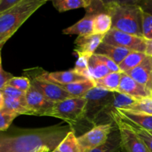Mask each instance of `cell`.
Returning a JSON list of instances; mask_svg holds the SVG:
<instances>
[{"mask_svg":"<svg viewBox=\"0 0 152 152\" xmlns=\"http://www.w3.org/2000/svg\"><path fill=\"white\" fill-rule=\"evenodd\" d=\"M147 55L145 53L132 51L119 65L121 72L127 73L137 67L145 59Z\"/></svg>","mask_w":152,"mask_h":152,"instance_id":"obj_24","label":"cell"},{"mask_svg":"<svg viewBox=\"0 0 152 152\" xmlns=\"http://www.w3.org/2000/svg\"><path fill=\"white\" fill-rule=\"evenodd\" d=\"M88 67L91 76L94 81L103 78L111 73L105 64L101 62L95 54L91 56L89 59Z\"/></svg>","mask_w":152,"mask_h":152,"instance_id":"obj_23","label":"cell"},{"mask_svg":"<svg viewBox=\"0 0 152 152\" xmlns=\"http://www.w3.org/2000/svg\"><path fill=\"white\" fill-rule=\"evenodd\" d=\"M20 0H0V14L16 5Z\"/></svg>","mask_w":152,"mask_h":152,"instance_id":"obj_35","label":"cell"},{"mask_svg":"<svg viewBox=\"0 0 152 152\" xmlns=\"http://www.w3.org/2000/svg\"><path fill=\"white\" fill-rule=\"evenodd\" d=\"M4 96L2 94L1 91L0 90V110L4 108Z\"/></svg>","mask_w":152,"mask_h":152,"instance_id":"obj_39","label":"cell"},{"mask_svg":"<svg viewBox=\"0 0 152 152\" xmlns=\"http://www.w3.org/2000/svg\"><path fill=\"white\" fill-rule=\"evenodd\" d=\"M4 108L10 111L16 113L17 114H25V115H33L32 112L28 109L27 104L20 102L16 99L4 96Z\"/></svg>","mask_w":152,"mask_h":152,"instance_id":"obj_28","label":"cell"},{"mask_svg":"<svg viewBox=\"0 0 152 152\" xmlns=\"http://www.w3.org/2000/svg\"><path fill=\"white\" fill-rule=\"evenodd\" d=\"M51 152H59V151H58V149H57V148H56V149H55V150H53V151H51Z\"/></svg>","mask_w":152,"mask_h":152,"instance_id":"obj_41","label":"cell"},{"mask_svg":"<svg viewBox=\"0 0 152 152\" xmlns=\"http://www.w3.org/2000/svg\"><path fill=\"white\" fill-rule=\"evenodd\" d=\"M48 0H20L18 4L0 14L1 47Z\"/></svg>","mask_w":152,"mask_h":152,"instance_id":"obj_3","label":"cell"},{"mask_svg":"<svg viewBox=\"0 0 152 152\" xmlns=\"http://www.w3.org/2000/svg\"><path fill=\"white\" fill-rule=\"evenodd\" d=\"M126 74L152 91V57L151 56H147L137 67Z\"/></svg>","mask_w":152,"mask_h":152,"instance_id":"obj_13","label":"cell"},{"mask_svg":"<svg viewBox=\"0 0 152 152\" xmlns=\"http://www.w3.org/2000/svg\"><path fill=\"white\" fill-rule=\"evenodd\" d=\"M134 114H145L152 116V96L143 98L134 102L124 109H120Z\"/></svg>","mask_w":152,"mask_h":152,"instance_id":"obj_25","label":"cell"},{"mask_svg":"<svg viewBox=\"0 0 152 152\" xmlns=\"http://www.w3.org/2000/svg\"><path fill=\"white\" fill-rule=\"evenodd\" d=\"M142 37L145 40H152V15L142 12Z\"/></svg>","mask_w":152,"mask_h":152,"instance_id":"obj_33","label":"cell"},{"mask_svg":"<svg viewBox=\"0 0 152 152\" xmlns=\"http://www.w3.org/2000/svg\"><path fill=\"white\" fill-rule=\"evenodd\" d=\"M112 123H104L94 126L92 129L77 137L80 152H86L103 144L112 132Z\"/></svg>","mask_w":152,"mask_h":152,"instance_id":"obj_8","label":"cell"},{"mask_svg":"<svg viewBox=\"0 0 152 152\" xmlns=\"http://www.w3.org/2000/svg\"><path fill=\"white\" fill-rule=\"evenodd\" d=\"M103 42L129 49L132 51L145 53L146 50V40L143 37L132 35L112 28L105 36Z\"/></svg>","mask_w":152,"mask_h":152,"instance_id":"obj_6","label":"cell"},{"mask_svg":"<svg viewBox=\"0 0 152 152\" xmlns=\"http://www.w3.org/2000/svg\"><path fill=\"white\" fill-rule=\"evenodd\" d=\"M26 104L33 115L48 116L55 103L48 100L32 84L26 92Z\"/></svg>","mask_w":152,"mask_h":152,"instance_id":"obj_10","label":"cell"},{"mask_svg":"<svg viewBox=\"0 0 152 152\" xmlns=\"http://www.w3.org/2000/svg\"><path fill=\"white\" fill-rule=\"evenodd\" d=\"M114 112L117 114L116 111H114ZM117 115L118 116L124 123H126V124H127L128 126L136 133V134L142 140V141L144 142V144L146 145L147 148H148L149 152H152V132L145 130V129H142V128L137 126L134 123H132V122L129 121V120H126V119L122 118V117H120L117 114Z\"/></svg>","mask_w":152,"mask_h":152,"instance_id":"obj_26","label":"cell"},{"mask_svg":"<svg viewBox=\"0 0 152 152\" xmlns=\"http://www.w3.org/2000/svg\"><path fill=\"white\" fill-rule=\"evenodd\" d=\"M53 5L59 12L68 11L74 9H87L91 4V0H55L52 1Z\"/></svg>","mask_w":152,"mask_h":152,"instance_id":"obj_22","label":"cell"},{"mask_svg":"<svg viewBox=\"0 0 152 152\" xmlns=\"http://www.w3.org/2000/svg\"><path fill=\"white\" fill-rule=\"evenodd\" d=\"M140 6L142 10L152 15V0H145V1H138Z\"/></svg>","mask_w":152,"mask_h":152,"instance_id":"obj_37","label":"cell"},{"mask_svg":"<svg viewBox=\"0 0 152 152\" xmlns=\"http://www.w3.org/2000/svg\"><path fill=\"white\" fill-rule=\"evenodd\" d=\"M19 114L3 108L0 110V132L6 131Z\"/></svg>","mask_w":152,"mask_h":152,"instance_id":"obj_30","label":"cell"},{"mask_svg":"<svg viewBox=\"0 0 152 152\" xmlns=\"http://www.w3.org/2000/svg\"><path fill=\"white\" fill-rule=\"evenodd\" d=\"M6 86H11L22 91L27 92L31 86V82L29 78L26 77H13L10 79Z\"/></svg>","mask_w":152,"mask_h":152,"instance_id":"obj_31","label":"cell"},{"mask_svg":"<svg viewBox=\"0 0 152 152\" xmlns=\"http://www.w3.org/2000/svg\"><path fill=\"white\" fill-rule=\"evenodd\" d=\"M59 86L68 92L72 97H83L89 91L96 87V83L94 80H86L84 81L68 85H62Z\"/></svg>","mask_w":152,"mask_h":152,"instance_id":"obj_17","label":"cell"},{"mask_svg":"<svg viewBox=\"0 0 152 152\" xmlns=\"http://www.w3.org/2000/svg\"><path fill=\"white\" fill-rule=\"evenodd\" d=\"M122 77V72H111L104 77L95 81L96 87L111 92L118 91L120 80Z\"/></svg>","mask_w":152,"mask_h":152,"instance_id":"obj_21","label":"cell"},{"mask_svg":"<svg viewBox=\"0 0 152 152\" xmlns=\"http://www.w3.org/2000/svg\"><path fill=\"white\" fill-rule=\"evenodd\" d=\"M104 35L91 34L85 37H78L74 42V51L77 56H84L90 58L94 54L101 43L103 42Z\"/></svg>","mask_w":152,"mask_h":152,"instance_id":"obj_12","label":"cell"},{"mask_svg":"<svg viewBox=\"0 0 152 152\" xmlns=\"http://www.w3.org/2000/svg\"><path fill=\"white\" fill-rule=\"evenodd\" d=\"M105 13L112 21V29L142 37V9L138 1H103Z\"/></svg>","mask_w":152,"mask_h":152,"instance_id":"obj_2","label":"cell"},{"mask_svg":"<svg viewBox=\"0 0 152 152\" xmlns=\"http://www.w3.org/2000/svg\"><path fill=\"white\" fill-rule=\"evenodd\" d=\"M112 28L111 16L105 13H98L93 22V34L105 36Z\"/></svg>","mask_w":152,"mask_h":152,"instance_id":"obj_20","label":"cell"},{"mask_svg":"<svg viewBox=\"0 0 152 152\" xmlns=\"http://www.w3.org/2000/svg\"><path fill=\"white\" fill-rule=\"evenodd\" d=\"M131 52L132 51L129 49L111 45L102 42L94 53L107 56L119 65Z\"/></svg>","mask_w":152,"mask_h":152,"instance_id":"obj_16","label":"cell"},{"mask_svg":"<svg viewBox=\"0 0 152 152\" xmlns=\"http://www.w3.org/2000/svg\"><path fill=\"white\" fill-rule=\"evenodd\" d=\"M38 77L59 86L71 84L88 80L86 77L79 75L73 69L66 71H55L50 73L44 71Z\"/></svg>","mask_w":152,"mask_h":152,"instance_id":"obj_14","label":"cell"},{"mask_svg":"<svg viewBox=\"0 0 152 152\" xmlns=\"http://www.w3.org/2000/svg\"><path fill=\"white\" fill-rule=\"evenodd\" d=\"M117 92L128 95L135 100L152 96V91L151 90L135 81L126 73L123 72Z\"/></svg>","mask_w":152,"mask_h":152,"instance_id":"obj_11","label":"cell"},{"mask_svg":"<svg viewBox=\"0 0 152 152\" xmlns=\"http://www.w3.org/2000/svg\"><path fill=\"white\" fill-rule=\"evenodd\" d=\"M86 105V99L84 97L69 98L55 103L48 116L64 120L70 126H75L84 119Z\"/></svg>","mask_w":152,"mask_h":152,"instance_id":"obj_4","label":"cell"},{"mask_svg":"<svg viewBox=\"0 0 152 152\" xmlns=\"http://www.w3.org/2000/svg\"><path fill=\"white\" fill-rule=\"evenodd\" d=\"M13 77V76L11 74L7 72L3 69L2 66L0 67V90H1L5 86L9 80Z\"/></svg>","mask_w":152,"mask_h":152,"instance_id":"obj_36","label":"cell"},{"mask_svg":"<svg viewBox=\"0 0 152 152\" xmlns=\"http://www.w3.org/2000/svg\"><path fill=\"white\" fill-rule=\"evenodd\" d=\"M145 54L152 57V40H146V50Z\"/></svg>","mask_w":152,"mask_h":152,"instance_id":"obj_38","label":"cell"},{"mask_svg":"<svg viewBox=\"0 0 152 152\" xmlns=\"http://www.w3.org/2000/svg\"><path fill=\"white\" fill-rule=\"evenodd\" d=\"M83 97L86 99L84 119L96 125L102 112L110 105L114 98V92L94 87Z\"/></svg>","mask_w":152,"mask_h":152,"instance_id":"obj_5","label":"cell"},{"mask_svg":"<svg viewBox=\"0 0 152 152\" xmlns=\"http://www.w3.org/2000/svg\"><path fill=\"white\" fill-rule=\"evenodd\" d=\"M71 130L68 126H50L13 134H0V152H51Z\"/></svg>","mask_w":152,"mask_h":152,"instance_id":"obj_1","label":"cell"},{"mask_svg":"<svg viewBox=\"0 0 152 152\" xmlns=\"http://www.w3.org/2000/svg\"><path fill=\"white\" fill-rule=\"evenodd\" d=\"M115 111L122 118L126 119V120L134 123L137 126L145 129V130L152 132V116L145 115V114H134V113L128 112V111H125L120 109Z\"/></svg>","mask_w":152,"mask_h":152,"instance_id":"obj_18","label":"cell"},{"mask_svg":"<svg viewBox=\"0 0 152 152\" xmlns=\"http://www.w3.org/2000/svg\"><path fill=\"white\" fill-rule=\"evenodd\" d=\"M110 119L114 123L121 138L123 148L127 152H149L146 145L134 132L123 121L114 111L110 114Z\"/></svg>","mask_w":152,"mask_h":152,"instance_id":"obj_7","label":"cell"},{"mask_svg":"<svg viewBox=\"0 0 152 152\" xmlns=\"http://www.w3.org/2000/svg\"><path fill=\"white\" fill-rule=\"evenodd\" d=\"M59 152H80L77 137L73 130L70 131L57 147Z\"/></svg>","mask_w":152,"mask_h":152,"instance_id":"obj_27","label":"cell"},{"mask_svg":"<svg viewBox=\"0 0 152 152\" xmlns=\"http://www.w3.org/2000/svg\"><path fill=\"white\" fill-rule=\"evenodd\" d=\"M94 13H86V16L77 23L65 28L62 33L66 35H78V37H85L93 34V22Z\"/></svg>","mask_w":152,"mask_h":152,"instance_id":"obj_15","label":"cell"},{"mask_svg":"<svg viewBox=\"0 0 152 152\" xmlns=\"http://www.w3.org/2000/svg\"><path fill=\"white\" fill-rule=\"evenodd\" d=\"M31 84L50 102L53 103L72 98V96L65 91L62 88L55 83L45 80L38 76L30 79Z\"/></svg>","mask_w":152,"mask_h":152,"instance_id":"obj_9","label":"cell"},{"mask_svg":"<svg viewBox=\"0 0 152 152\" xmlns=\"http://www.w3.org/2000/svg\"><path fill=\"white\" fill-rule=\"evenodd\" d=\"M95 54V53H94ZM96 57L101 61V62H103L105 65V66L108 68V70L110 71V72H121L119 68V65H117L115 62L113 60H111V59H109L107 56H103V55H99V54H95Z\"/></svg>","mask_w":152,"mask_h":152,"instance_id":"obj_34","label":"cell"},{"mask_svg":"<svg viewBox=\"0 0 152 152\" xmlns=\"http://www.w3.org/2000/svg\"><path fill=\"white\" fill-rule=\"evenodd\" d=\"M123 149L119 131L111 132L108 140L99 146L86 152H122Z\"/></svg>","mask_w":152,"mask_h":152,"instance_id":"obj_19","label":"cell"},{"mask_svg":"<svg viewBox=\"0 0 152 152\" xmlns=\"http://www.w3.org/2000/svg\"><path fill=\"white\" fill-rule=\"evenodd\" d=\"M90 58L84 56H79L78 59L76 62L75 66L73 70L79 75L83 76L88 80H93L91 76L88 67V62Z\"/></svg>","mask_w":152,"mask_h":152,"instance_id":"obj_29","label":"cell"},{"mask_svg":"<svg viewBox=\"0 0 152 152\" xmlns=\"http://www.w3.org/2000/svg\"><path fill=\"white\" fill-rule=\"evenodd\" d=\"M1 66V50H0V67Z\"/></svg>","mask_w":152,"mask_h":152,"instance_id":"obj_40","label":"cell"},{"mask_svg":"<svg viewBox=\"0 0 152 152\" xmlns=\"http://www.w3.org/2000/svg\"><path fill=\"white\" fill-rule=\"evenodd\" d=\"M1 91L6 97L16 99V100L26 103V92L22 91L9 86H5Z\"/></svg>","mask_w":152,"mask_h":152,"instance_id":"obj_32","label":"cell"}]
</instances>
